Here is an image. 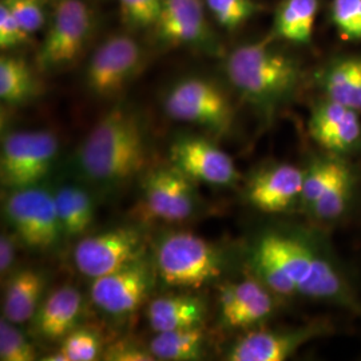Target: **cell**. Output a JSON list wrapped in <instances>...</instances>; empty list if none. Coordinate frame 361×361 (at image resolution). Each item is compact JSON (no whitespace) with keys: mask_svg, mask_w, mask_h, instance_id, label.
<instances>
[{"mask_svg":"<svg viewBox=\"0 0 361 361\" xmlns=\"http://www.w3.org/2000/svg\"><path fill=\"white\" fill-rule=\"evenodd\" d=\"M257 279L274 295L302 296L361 316V300L328 247L305 235L264 233L253 247Z\"/></svg>","mask_w":361,"mask_h":361,"instance_id":"1","label":"cell"},{"mask_svg":"<svg viewBox=\"0 0 361 361\" xmlns=\"http://www.w3.org/2000/svg\"><path fill=\"white\" fill-rule=\"evenodd\" d=\"M229 82L247 104L271 116L298 90L304 71L290 54L271 40L250 42L235 47L225 61Z\"/></svg>","mask_w":361,"mask_h":361,"instance_id":"2","label":"cell"},{"mask_svg":"<svg viewBox=\"0 0 361 361\" xmlns=\"http://www.w3.org/2000/svg\"><path fill=\"white\" fill-rule=\"evenodd\" d=\"M146 155L140 118L126 107H116L92 128L82 143L78 166L87 180L113 188L138 174Z\"/></svg>","mask_w":361,"mask_h":361,"instance_id":"3","label":"cell"},{"mask_svg":"<svg viewBox=\"0 0 361 361\" xmlns=\"http://www.w3.org/2000/svg\"><path fill=\"white\" fill-rule=\"evenodd\" d=\"M221 264L217 250L192 233L169 234L157 249V269L171 286L201 288L219 277Z\"/></svg>","mask_w":361,"mask_h":361,"instance_id":"4","label":"cell"},{"mask_svg":"<svg viewBox=\"0 0 361 361\" xmlns=\"http://www.w3.org/2000/svg\"><path fill=\"white\" fill-rule=\"evenodd\" d=\"M95 30V13L85 0H58L38 51L43 70L75 62Z\"/></svg>","mask_w":361,"mask_h":361,"instance_id":"5","label":"cell"},{"mask_svg":"<svg viewBox=\"0 0 361 361\" xmlns=\"http://www.w3.org/2000/svg\"><path fill=\"white\" fill-rule=\"evenodd\" d=\"M58 154V138L47 130L13 131L4 137L0 155L1 185L20 190L43 180Z\"/></svg>","mask_w":361,"mask_h":361,"instance_id":"6","label":"cell"},{"mask_svg":"<svg viewBox=\"0 0 361 361\" xmlns=\"http://www.w3.org/2000/svg\"><path fill=\"white\" fill-rule=\"evenodd\" d=\"M138 40L125 34L111 35L92 52L86 67V86L99 98H111L129 85L143 65Z\"/></svg>","mask_w":361,"mask_h":361,"instance_id":"7","label":"cell"},{"mask_svg":"<svg viewBox=\"0 0 361 361\" xmlns=\"http://www.w3.org/2000/svg\"><path fill=\"white\" fill-rule=\"evenodd\" d=\"M165 111L176 121L224 133L233 121L232 104L224 91L201 78L178 82L165 98Z\"/></svg>","mask_w":361,"mask_h":361,"instance_id":"8","label":"cell"},{"mask_svg":"<svg viewBox=\"0 0 361 361\" xmlns=\"http://www.w3.org/2000/svg\"><path fill=\"white\" fill-rule=\"evenodd\" d=\"M7 219L20 241L37 250H49L61 237L54 194L38 188L13 190L6 204Z\"/></svg>","mask_w":361,"mask_h":361,"instance_id":"9","label":"cell"},{"mask_svg":"<svg viewBox=\"0 0 361 361\" xmlns=\"http://www.w3.org/2000/svg\"><path fill=\"white\" fill-rule=\"evenodd\" d=\"M143 249V233L134 226H122L79 241L74 262L78 271L94 280L141 259Z\"/></svg>","mask_w":361,"mask_h":361,"instance_id":"10","label":"cell"},{"mask_svg":"<svg viewBox=\"0 0 361 361\" xmlns=\"http://www.w3.org/2000/svg\"><path fill=\"white\" fill-rule=\"evenodd\" d=\"M331 332L326 322L290 329H257L238 338L228 353L231 361H284L314 338Z\"/></svg>","mask_w":361,"mask_h":361,"instance_id":"11","label":"cell"},{"mask_svg":"<svg viewBox=\"0 0 361 361\" xmlns=\"http://www.w3.org/2000/svg\"><path fill=\"white\" fill-rule=\"evenodd\" d=\"M173 166L188 178L214 186H234L240 173L231 155L217 145L200 137H186L170 149Z\"/></svg>","mask_w":361,"mask_h":361,"instance_id":"12","label":"cell"},{"mask_svg":"<svg viewBox=\"0 0 361 361\" xmlns=\"http://www.w3.org/2000/svg\"><path fill=\"white\" fill-rule=\"evenodd\" d=\"M361 113L323 98L312 107L308 130L326 153L347 157L361 150Z\"/></svg>","mask_w":361,"mask_h":361,"instance_id":"13","label":"cell"},{"mask_svg":"<svg viewBox=\"0 0 361 361\" xmlns=\"http://www.w3.org/2000/svg\"><path fill=\"white\" fill-rule=\"evenodd\" d=\"M304 170L290 164H274L258 170L246 185V200L264 213H286L300 207Z\"/></svg>","mask_w":361,"mask_h":361,"instance_id":"14","label":"cell"},{"mask_svg":"<svg viewBox=\"0 0 361 361\" xmlns=\"http://www.w3.org/2000/svg\"><path fill=\"white\" fill-rule=\"evenodd\" d=\"M189 180L174 166L150 171L143 183V207L153 219L169 222L189 219L195 207Z\"/></svg>","mask_w":361,"mask_h":361,"instance_id":"15","label":"cell"},{"mask_svg":"<svg viewBox=\"0 0 361 361\" xmlns=\"http://www.w3.org/2000/svg\"><path fill=\"white\" fill-rule=\"evenodd\" d=\"M152 285V274L142 258L119 271L94 279V304L110 314H126L137 310Z\"/></svg>","mask_w":361,"mask_h":361,"instance_id":"16","label":"cell"},{"mask_svg":"<svg viewBox=\"0 0 361 361\" xmlns=\"http://www.w3.org/2000/svg\"><path fill=\"white\" fill-rule=\"evenodd\" d=\"M202 0H162V11L154 27L158 38L173 46H213Z\"/></svg>","mask_w":361,"mask_h":361,"instance_id":"17","label":"cell"},{"mask_svg":"<svg viewBox=\"0 0 361 361\" xmlns=\"http://www.w3.org/2000/svg\"><path fill=\"white\" fill-rule=\"evenodd\" d=\"M271 289L258 279H246L221 289L219 312L229 328H252L265 322L274 310Z\"/></svg>","mask_w":361,"mask_h":361,"instance_id":"18","label":"cell"},{"mask_svg":"<svg viewBox=\"0 0 361 361\" xmlns=\"http://www.w3.org/2000/svg\"><path fill=\"white\" fill-rule=\"evenodd\" d=\"M324 98L361 113V55H341L326 62L316 74Z\"/></svg>","mask_w":361,"mask_h":361,"instance_id":"19","label":"cell"},{"mask_svg":"<svg viewBox=\"0 0 361 361\" xmlns=\"http://www.w3.org/2000/svg\"><path fill=\"white\" fill-rule=\"evenodd\" d=\"M82 308V296L77 288L65 285L58 288L43 302L37 314V331L46 340L66 337L77 323Z\"/></svg>","mask_w":361,"mask_h":361,"instance_id":"20","label":"cell"},{"mask_svg":"<svg viewBox=\"0 0 361 361\" xmlns=\"http://www.w3.org/2000/svg\"><path fill=\"white\" fill-rule=\"evenodd\" d=\"M207 314L200 297L174 295L155 298L147 310V319L155 332H168L200 326Z\"/></svg>","mask_w":361,"mask_h":361,"instance_id":"21","label":"cell"},{"mask_svg":"<svg viewBox=\"0 0 361 361\" xmlns=\"http://www.w3.org/2000/svg\"><path fill=\"white\" fill-rule=\"evenodd\" d=\"M320 0H281L273 19V38L307 46L312 42Z\"/></svg>","mask_w":361,"mask_h":361,"instance_id":"22","label":"cell"},{"mask_svg":"<svg viewBox=\"0 0 361 361\" xmlns=\"http://www.w3.org/2000/svg\"><path fill=\"white\" fill-rule=\"evenodd\" d=\"M44 288L46 277L42 271L30 268L16 271L6 286L4 317L13 324L26 323L34 317Z\"/></svg>","mask_w":361,"mask_h":361,"instance_id":"23","label":"cell"},{"mask_svg":"<svg viewBox=\"0 0 361 361\" xmlns=\"http://www.w3.org/2000/svg\"><path fill=\"white\" fill-rule=\"evenodd\" d=\"M356 190L357 174L347 161L335 180L326 189L323 197L312 207L308 214L312 219L324 224L336 222L348 212L355 200Z\"/></svg>","mask_w":361,"mask_h":361,"instance_id":"24","label":"cell"},{"mask_svg":"<svg viewBox=\"0 0 361 361\" xmlns=\"http://www.w3.org/2000/svg\"><path fill=\"white\" fill-rule=\"evenodd\" d=\"M58 217L66 235H80L94 222L95 207L90 194L78 186H62L54 193Z\"/></svg>","mask_w":361,"mask_h":361,"instance_id":"25","label":"cell"},{"mask_svg":"<svg viewBox=\"0 0 361 361\" xmlns=\"http://www.w3.org/2000/svg\"><path fill=\"white\" fill-rule=\"evenodd\" d=\"M149 350L157 360H198L204 352V332L200 326L157 332Z\"/></svg>","mask_w":361,"mask_h":361,"instance_id":"26","label":"cell"},{"mask_svg":"<svg viewBox=\"0 0 361 361\" xmlns=\"http://www.w3.org/2000/svg\"><path fill=\"white\" fill-rule=\"evenodd\" d=\"M347 161V157L326 153L316 157L310 162L304 170L302 193L300 201V209L302 212L307 214L310 213L312 207L323 197Z\"/></svg>","mask_w":361,"mask_h":361,"instance_id":"27","label":"cell"},{"mask_svg":"<svg viewBox=\"0 0 361 361\" xmlns=\"http://www.w3.org/2000/svg\"><path fill=\"white\" fill-rule=\"evenodd\" d=\"M35 89L30 66L22 58L3 55L0 59V99L7 104L26 102Z\"/></svg>","mask_w":361,"mask_h":361,"instance_id":"28","label":"cell"},{"mask_svg":"<svg viewBox=\"0 0 361 361\" xmlns=\"http://www.w3.org/2000/svg\"><path fill=\"white\" fill-rule=\"evenodd\" d=\"M207 10L219 26L234 31L259 11L256 0H205Z\"/></svg>","mask_w":361,"mask_h":361,"instance_id":"29","label":"cell"},{"mask_svg":"<svg viewBox=\"0 0 361 361\" xmlns=\"http://www.w3.org/2000/svg\"><path fill=\"white\" fill-rule=\"evenodd\" d=\"M329 19L340 38L361 42V0H332Z\"/></svg>","mask_w":361,"mask_h":361,"instance_id":"30","label":"cell"},{"mask_svg":"<svg viewBox=\"0 0 361 361\" xmlns=\"http://www.w3.org/2000/svg\"><path fill=\"white\" fill-rule=\"evenodd\" d=\"M0 360H37L34 345L28 343L23 334L7 319H1L0 322Z\"/></svg>","mask_w":361,"mask_h":361,"instance_id":"31","label":"cell"},{"mask_svg":"<svg viewBox=\"0 0 361 361\" xmlns=\"http://www.w3.org/2000/svg\"><path fill=\"white\" fill-rule=\"evenodd\" d=\"M125 22L134 28L157 26L162 0H116Z\"/></svg>","mask_w":361,"mask_h":361,"instance_id":"32","label":"cell"},{"mask_svg":"<svg viewBox=\"0 0 361 361\" xmlns=\"http://www.w3.org/2000/svg\"><path fill=\"white\" fill-rule=\"evenodd\" d=\"M11 11L28 37L34 35L46 23L44 3L40 0H1Z\"/></svg>","mask_w":361,"mask_h":361,"instance_id":"33","label":"cell"},{"mask_svg":"<svg viewBox=\"0 0 361 361\" xmlns=\"http://www.w3.org/2000/svg\"><path fill=\"white\" fill-rule=\"evenodd\" d=\"M99 348L101 343L91 331L77 329L66 336L61 349L65 352L68 361H91L97 359Z\"/></svg>","mask_w":361,"mask_h":361,"instance_id":"34","label":"cell"},{"mask_svg":"<svg viewBox=\"0 0 361 361\" xmlns=\"http://www.w3.org/2000/svg\"><path fill=\"white\" fill-rule=\"evenodd\" d=\"M25 30L18 23L8 7L0 3V47L1 50H11L28 42Z\"/></svg>","mask_w":361,"mask_h":361,"instance_id":"35","label":"cell"},{"mask_svg":"<svg viewBox=\"0 0 361 361\" xmlns=\"http://www.w3.org/2000/svg\"><path fill=\"white\" fill-rule=\"evenodd\" d=\"M104 360L113 361H153L157 360L150 350L133 345L131 343H118L107 349L104 355Z\"/></svg>","mask_w":361,"mask_h":361,"instance_id":"36","label":"cell"},{"mask_svg":"<svg viewBox=\"0 0 361 361\" xmlns=\"http://www.w3.org/2000/svg\"><path fill=\"white\" fill-rule=\"evenodd\" d=\"M15 257V244L10 235L1 234L0 238V273L4 276V273L10 271Z\"/></svg>","mask_w":361,"mask_h":361,"instance_id":"37","label":"cell"},{"mask_svg":"<svg viewBox=\"0 0 361 361\" xmlns=\"http://www.w3.org/2000/svg\"><path fill=\"white\" fill-rule=\"evenodd\" d=\"M43 360L46 361H68L67 359V356L65 355V352L61 349V350H58V352H55V353H51L50 356H47V357H44Z\"/></svg>","mask_w":361,"mask_h":361,"instance_id":"38","label":"cell"},{"mask_svg":"<svg viewBox=\"0 0 361 361\" xmlns=\"http://www.w3.org/2000/svg\"><path fill=\"white\" fill-rule=\"evenodd\" d=\"M40 1H42V3H44V4H46V6H47V4H49V3H52V4H55V3H56V1H58V0H40Z\"/></svg>","mask_w":361,"mask_h":361,"instance_id":"39","label":"cell"}]
</instances>
